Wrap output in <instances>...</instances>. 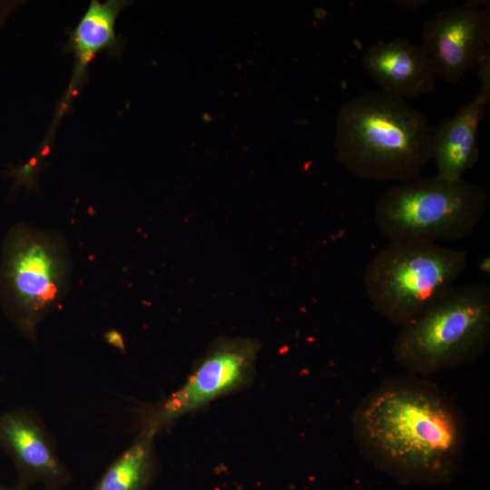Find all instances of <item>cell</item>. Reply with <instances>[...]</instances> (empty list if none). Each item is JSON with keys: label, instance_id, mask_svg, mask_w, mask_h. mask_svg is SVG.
Wrapping results in <instances>:
<instances>
[{"label": "cell", "instance_id": "1", "mask_svg": "<svg viewBox=\"0 0 490 490\" xmlns=\"http://www.w3.org/2000/svg\"><path fill=\"white\" fill-rule=\"evenodd\" d=\"M356 444L377 467L408 483L439 484L457 470L465 424L433 383L389 379L369 392L352 417Z\"/></svg>", "mask_w": 490, "mask_h": 490}, {"label": "cell", "instance_id": "2", "mask_svg": "<svg viewBox=\"0 0 490 490\" xmlns=\"http://www.w3.org/2000/svg\"><path fill=\"white\" fill-rule=\"evenodd\" d=\"M431 132L406 100L368 92L348 101L338 114L337 159L357 177L404 182L420 176L431 161Z\"/></svg>", "mask_w": 490, "mask_h": 490}, {"label": "cell", "instance_id": "3", "mask_svg": "<svg viewBox=\"0 0 490 490\" xmlns=\"http://www.w3.org/2000/svg\"><path fill=\"white\" fill-rule=\"evenodd\" d=\"M490 339V287L454 286L443 298L400 327L396 362L416 375H430L474 362Z\"/></svg>", "mask_w": 490, "mask_h": 490}, {"label": "cell", "instance_id": "4", "mask_svg": "<svg viewBox=\"0 0 490 490\" xmlns=\"http://www.w3.org/2000/svg\"><path fill=\"white\" fill-rule=\"evenodd\" d=\"M467 263L466 251L436 242H389L366 268L365 292L377 314L401 327L456 286Z\"/></svg>", "mask_w": 490, "mask_h": 490}, {"label": "cell", "instance_id": "5", "mask_svg": "<svg viewBox=\"0 0 490 490\" xmlns=\"http://www.w3.org/2000/svg\"><path fill=\"white\" fill-rule=\"evenodd\" d=\"M486 203L485 190L465 179L417 176L384 191L376 201L374 219L389 242L437 243L470 236L483 218Z\"/></svg>", "mask_w": 490, "mask_h": 490}, {"label": "cell", "instance_id": "6", "mask_svg": "<svg viewBox=\"0 0 490 490\" xmlns=\"http://www.w3.org/2000/svg\"><path fill=\"white\" fill-rule=\"evenodd\" d=\"M70 258L57 233L17 223L4 237L0 253V306L25 338L36 341L37 328L63 300Z\"/></svg>", "mask_w": 490, "mask_h": 490}, {"label": "cell", "instance_id": "7", "mask_svg": "<svg viewBox=\"0 0 490 490\" xmlns=\"http://www.w3.org/2000/svg\"><path fill=\"white\" fill-rule=\"evenodd\" d=\"M260 343L249 338L214 340L181 386L146 411L140 429L157 435L179 418L250 384Z\"/></svg>", "mask_w": 490, "mask_h": 490}, {"label": "cell", "instance_id": "8", "mask_svg": "<svg viewBox=\"0 0 490 490\" xmlns=\"http://www.w3.org/2000/svg\"><path fill=\"white\" fill-rule=\"evenodd\" d=\"M420 38L436 75L457 83L489 51V2L469 0L440 10L425 21Z\"/></svg>", "mask_w": 490, "mask_h": 490}, {"label": "cell", "instance_id": "9", "mask_svg": "<svg viewBox=\"0 0 490 490\" xmlns=\"http://www.w3.org/2000/svg\"><path fill=\"white\" fill-rule=\"evenodd\" d=\"M0 447L12 460L17 483L59 490L72 475L62 461L55 440L32 408L17 407L0 414Z\"/></svg>", "mask_w": 490, "mask_h": 490}, {"label": "cell", "instance_id": "10", "mask_svg": "<svg viewBox=\"0 0 490 490\" xmlns=\"http://www.w3.org/2000/svg\"><path fill=\"white\" fill-rule=\"evenodd\" d=\"M362 64L381 91L404 100L435 89L429 58L421 45L407 38L377 42L365 52Z\"/></svg>", "mask_w": 490, "mask_h": 490}, {"label": "cell", "instance_id": "11", "mask_svg": "<svg viewBox=\"0 0 490 490\" xmlns=\"http://www.w3.org/2000/svg\"><path fill=\"white\" fill-rule=\"evenodd\" d=\"M490 101L484 90L462 104L451 116L442 120L431 132L432 159L436 176L459 181L479 157V124Z\"/></svg>", "mask_w": 490, "mask_h": 490}, {"label": "cell", "instance_id": "12", "mask_svg": "<svg viewBox=\"0 0 490 490\" xmlns=\"http://www.w3.org/2000/svg\"><path fill=\"white\" fill-rule=\"evenodd\" d=\"M127 5L122 0L103 3L92 0L76 26L68 31L64 51L74 55V67L57 116H63L68 110L70 101L85 83L88 65L98 54L105 52L112 56L121 54L122 40L114 27L117 16Z\"/></svg>", "mask_w": 490, "mask_h": 490}, {"label": "cell", "instance_id": "13", "mask_svg": "<svg viewBox=\"0 0 490 490\" xmlns=\"http://www.w3.org/2000/svg\"><path fill=\"white\" fill-rule=\"evenodd\" d=\"M155 436L150 430L140 429L91 490H148L158 472Z\"/></svg>", "mask_w": 490, "mask_h": 490}, {"label": "cell", "instance_id": "14", "mask_svg": "<svg viewBox=\"0 0 490 490\" xmlns=\"http://www.w3.org/2000/svg\"><path fill=\"white\" fill-rule=\"evenodd\" d=\"M394 5L402 8L417 9L425 5L427 1L424 0H397L393 1Z\"/></svg>", "mask_w": 490, "mask_h": 490}, {"label": "cell", "instance_id": "15", "mask_svg": "<svg viewBox=\"0 0 490 490\" xmlns=\"http://www.w3.org/2000/svg\"><path fill=\"white\" fill-rule=\"evenodd\" d=\"M0 490H28V487L22 484L16 483L15 485L12 486L0 485Z\"/></svg>", "mask_w": 490, "mask_h": 490}, {"label": "cell", "instance_id": "16", "mask_svg": "<svg viewBox=\"0 0 490 490\" xmlns=\"http://www.w3.org/2000/svg\"><path fill=\"white\" fill-rule=\"evenodd\" d=\"M480 270L485 273H489V258H484L479 263Z\"/></svg>", "mask_w": 490, "mask_h": 490}]
</instances>
